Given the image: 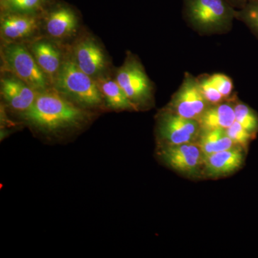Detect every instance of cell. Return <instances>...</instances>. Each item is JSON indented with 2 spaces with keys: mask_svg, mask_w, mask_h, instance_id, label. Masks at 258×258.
<instances>
[{
  "mask_svg": "<svg viewBox=\"0 0 258 258\" xmlns=\"http://www.w3.org/2000/svg\"><path fill=\"white\" fill-rule=\"evenodd\" d=\"M23 118L35 128L55 132L78 126L87 118L82 107L68 99L58 91H42Z\"/></svg>",
  "mask_w": 258,
  "mask_h": 258,
  "instance_id": "6da1fadb",
  "label": "cell"
},
{
  "mask_svg": "<svg viewBox=\"0 0 258 258\" xmlns=\"http://www.w3.org/2000/svg\"><path fill=\"white\" fill-rule=\"evenodd\" d=\"M188 23L202 35L230 31L236 19V10L228 0H184Z\"/></svg>",
  "mask_w": 258,
  "mask_h": 258,
  "instance_id": "7a4b0ae2",
  "label": "cell"
},
{
  "mask_svg": "<svg viewBox=\"0 0 258 258\" xmlns=\"http://www.w3.org/2000/svg\"><path fill=\"white\" fill-rule=\"evenodd\" d=\"M54 84L56 91L82 108H96L103 103L96 80L83 72L72 57L62 61Z\"/></svg>",
  "mask_w": 258,
  "mask_h": 258,
  "instance_id": "3957f363",
  "label": "cell"
},
{
  "mask_svg": "<svg viewBox=\"0 0 258 258\" xmlns=\"http://www.w3.org/2000/svg\"><path fill=\"white\" fill-rule=\"evenodd\" d=\"M7 69L37 92L45 91L48 79L39 67L32 52L19 43L8 44L3 50Z\"/></svg>",
  "mask_w": 258,
  "mask_h": 258,
  "instance_id": "277c9868",
  "label": "cell"
},
{
  "mask_svg": "<svg viewBox=\"0 0 258 258\" xmlns=\"http://www.w3.org/2000/svg\"><path fill=\"white\" fill-rule=\"evenodd\" d=\"M115 80L138 109L152 101V83L143 66L134 56L128 55L123 66L117 70Z\"/></svg>",
  "mask_w": 258,
  "mask_h": 258,
  "instance_id": "5b68a950",
  "label": "cell"
},
{
  "mask_svg": "<svg viewBox=\"0 0 258 258\" xmlns=\"http://www.w3.org/2000/svg\"><path fill=\"white\" fill-rule=\"evenodd\" d=\"M158 134L165 146L198 142L202 130L198 120L190 119L167 109L158 119Z\"/></svg>",
  "mask_w": 258,
  "mask_h": 258,
  "instance_id": "8992f818",
  "label": "cell"
},
{
  "mask_svg": "<svg viewBox=\"0 0 258 258\" xmlns=\"http://www.w3.org/2000/svg\"><path fill=\"white\" fill-rule=\"evenodd\" d=\"M209 106L198 78L186 73L181 86L169 103V110L184 118L198 120Z\"/></svg>",
  "mask_w": 258,
  "mask_h": 258,
  "instance_id": "52a82bcc",
  "label": "cell"
},
{
  "mask_svg": "<svg viewBox=\"0 0 258 258\" xmlns=\"http://www.w3.org/2000/svg\"><path fill=\"white\" fill-rule=\"evenodd\" d=\"M160 152L166 165L181 174L195 175L203 166L204 156L198 142L164 146Z\"/></svg>",
  "mask_w": 258,
  "mask_h": 258,
  "instance_id": "ba28073f",
  "label": "cell"
},
{
  "mask_svg": "<svg viewBox=\"0 0 258 258\" xmlns=\"http://www.w3.org/2000/svg\"><path fill=\"white\" fill-rule=\"evenodd\" d=\"M72 58L83 72L95 80L101 77L107 66L103 49L91 37H86L76 43Z\"/></svg>",
  "mask_w": 258,
  "mask_h": 258,
  "instance_id": "9c48e42d",
  "label": "cell"
},
{
  "mask_svg": "<svg viewBox=\"0 0 258 258\" xmlns=\"http://www.w3.org/2000/svg\"><path fill=\"white\" fill-rule=\"evenodd\" d=\"M39 93L14 75L1 80V93L8 106L15 111L25 113L35 103Z\"/></svg>",
  "mask_w": 258,
  "mask_h": 258,
  "instance_id": "30bf717a",
  "label": "cell"
},
{
  "mask_svg": "<svg viewBox=\"0 0 258 258\" xmlns=\"http://www.w3.org/2000/svg\"><path fill=\"white\" fill-rule=\"evenodd\" d=\"M243 149L236 146L227 150L204 157L203 172L208 177L229 175L240 169L244 162Z\"/></svg>",
  "mask_w": 258,
  "mask_h": 258,
  "instance_id": "8fae6325",
  "label": "cell"
},
{
  "mask_svg": "<svg viewBox=\"0 0 258 258\" xmlns=\"http://www.w3.org/2000/svg\"><path fill=\"white\" fill-rule=\"evenodd\" d=\"M38 26L39 19L35 13L7 12L1 19L2 36L13 43L31 36Z\"/></svg>",
  "mask_w": 258,
  "mask_h": 258,
  "instance_id": "7c38bea8",
  "label": "cell"
},
{
  "mask_svg": "<svg viewBox=\"0 0 258 258\" xmlns=\"http://www.w3.org/2000/svg\"><path fill=\"white\" fill-rule=\"evenodd\" d=\"M30 52L48 81L50 83H55L63 61L57 47L49 40H37L32 43Z\"/></svg>",
  "mask_w": 258,
  "mask_h": 258,
  "instance_id": "4fadbf2b",
  "label": "cell"
},
{
  "mask_svg": "<svg viewBox=\"0 0 258 258\" xmlns=\"http://www.w3.org/2000/svg\"><path fill=\"white\" fill-rule=\"evenodd\" d=\"M79 19L71 8L59 5L47 15L45 20L47 33L52 38L62 39L76 32Z\"/></svg>",
  "mask_w": 258,
  "mask_h": 258,
  "instance_id": "5bb4252c",
  "label": "cell"
},
{
  "mask_svg": "<svg viewBox=\"0 0 258 258\" xmlns=\"http://www.w3.org/2000/svg\"><path fill=\"white\" fill-rule=\"evenodd\" d=\"M235 120V107L227 103L210 105L198 119L202 131L227 129Z\"/></svg>",
  "mask_w": 258,
  "mask_h": 258,
  "instance_id": "9a60e30c",
  "label": "cell"
},
{
  "mask_svg": "<svg viewBox=\"0 0 258 258\" xmlns=\"http://www.w3.org/2000/svg\"><path fill=\"white\" fill-rule=\"evenodd\" d=\"M97 86L108 108L118 111H137L138 108L130 101L115 80L99 77L96 79Z\"/></svg>",
  "mask_w": 258,
  "mask_h": 258,
  "instance_id": "2e32d148",
  "label": "cell"
},
{
  "mask_svg": "<svg viewBox=\"0 0 258 258\" xmlns=\"http://www.w3.org/2000/svg\"><path fill=\"white\" fill-rule=\"evenodd\" d=\"M198 143L204 157L236 147L225 129L202 131Z\"/></svg>",
  "mask_w": 258,
  "mask_h": 258,
  "instance_id": "e0dca14e",
  "label": "cell"
},
{
  "mask_svg": "<svg viewBox=\"0 0 258 258\" xmlns=\"http://www.w3.org/2000/svg\"><path fill=\"white\" fill-rule=\"evenodd\" d=\"M234 107L235 120L252 135H255L258 132V116L255 112L242 103H237Z\"/></svg>",
  "mask_w": 258,
  "mask_h": 258,
  "instance_id": "ac0fdd59",
  "label": "cell"
},
{
  "mask_svg": "<svg viewBox=\"0 0 258 258\" xmlns=\"http://www.w3.org/2000/svg\"><path fill=\"white\" fill-rule=\"evenodd\" d=\"M46 3L47 0H2L7 12L22 13H36Z\"/></svg>",
  "mask_w": 258,
  "mask_h": 258,
  "instance_id": "d6986e66",
  "label": "cell"
},
{
  "mask_svg": "<svg viewBox=\"0 0 258 258\" xmlns=\"http://www.w3.org/2000/svg\"><path fill=\"white\" fill-rule=\"evenodd\" d=\"M236 19L245 24L258 37V3L244 5L240 10H236Z\"/></svg>",
  "mask_w": 258,
  "mask_h": 258,
  "instance_id": "ffe728a7",
  "label": "cell"
},
{
  "mask_svg": "<svg viewBox=\"0 0 258 258\" xmlns=\"http://www.w3.org/2000/svg\"><path fill=\"white\" fill-rule=\"evenodd\" d=\"M225 130L233 143L244 149L247 147L253 137V135L247 132L237 120H235V122Z\"/></svg>",
  "mask_w": 258,
  "mask_h": 258,
  "instance_id": "44dd1931",
  "label": "cell"
},
{
  "mask_svg": "<svg viewBox=\"0 0 258 258\" xmlns=\"http://www.w3.org/2000/svg\"><path fill=\"white\" fill-rule=\"evenodd\" d=\"M198 79L203 96L206 101L208 102L209 104L215 105L222 103L225 98L222 96L216 87L212 84L209 79V76L204 75V76L198 77Z\"/></svg>",
  "mask_w": 258,
  "mask_h": 258,
  "instance_id": "7402d4cb",
  "label": "cell"
},
{
  "mask_svg": "<svg viewBox=\"0 0 258 258\" xmlns=\"http://www.w3.org/2000/svg\"><path fill=\"white\" fill-rule=\"evenodd\" d=\"M209 79L224 98H228L232 94L233 82L229 76L222 74H215L209 76Z\"/></svg>",
  "mask_w": 258,
  "mask_h": 258,
  "instance_id": "603a6c76",
  "label": "cell"
},
{
  "mask_svg": "<svg viewBox=\"0 0 258 258\" xmlns=\"http://www.w3.org/2000/svg\"><path fill=\"white\" fill-rule=\"evenodd\" d=\"M228 1L232 5V4H240V3H243L246 0H228Z\"/></svg>",
  "mask_w": 258,
  "mask_h": 258,
  "instance_id": "cb8c5ba5",
  "label": "cell"
}]
</instances>
